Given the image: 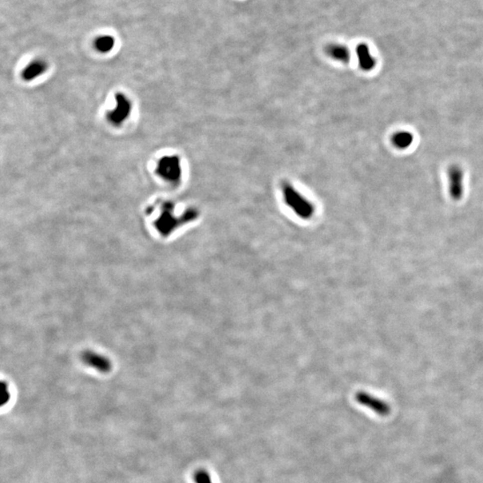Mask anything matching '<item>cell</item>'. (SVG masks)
<instances>
[{
  "label": "cell",
  "instance_id": "7a4b0ae2",
  "mask_svg": "<svg viewBox=\"0 0 483 483\" xmlns=\"http://www.w3.org/2000/svg\"><path fill=\"white\" fill-rule=\"evenodd\" d=\"M449 191L454 201H460L464 195V172L458 165H452L448 170Z\"/></svg>",
  "mask_w": 483,
  "mask_h": 483
},
{
  "label": "cell",
  "instance_id": "ba28073f",
  "mask_svg": "<svg viewBox=\"0 0 483 483\" xmlns=\"http://www.w3.org/2000/svg\"><path fill=\"white\" fill-rule=\"evenodd\" d=\"M46 69H47V65L45 62L40 60L34 61L26 67L22 73V76L28 81L32 80L39 76L41 73H43Z\"/></svg>",
  "mask_w": 483,
  "mask_h": 483
},
{
  "label": "cell",
  "instance_id": "30bf717a",
  "mask_svg": "<svg viewBox=\"0 0 483 483\" xmlns=\"http://www.w3.org/2000/svg\"><path fill=\"white\" fill-rule=\"evenodd\" d=\"M115 43H116V40L114 39V37L110 35H104L96 39L94 45L99 52L107 53L112 50Z\"/></svg>",
  "mask_w": 483,
  "mask_h": 483
},
{
  "label": "cell",
  "instance_id": "8992f818",
  "mask_svg": "<svg viewBox=\"0 0 483 483\" xmlns=\"http://www.w3.org/2000/svg\"><path fill=\"white\" fill-rule=\"evenodd\" d=\"M359 59V65L364 71H371L376 65L375 58L371 56L370 49L366 44H360L356 48Z\"/></svg>",
  "mask_w": 483,
  "mask_h": 483
},
{
  "label": "cell",
  "instance_id": "7c38bea8",
  "mask_svg": "<svg viewBox=\"0 0 483 483\" xmlns=\"http://www.w3.org/2000/svg\"><path fill=\"white\" fill-rule=\"evenodd\" d=\"M2 387H3V391L1 393V406H4V404L6 402L9 401L10 399V396H9L8 389L6 388V386L4 384H2Z\"/></svg>",
  "mask_w": 483,
  "mask_h": 483
},
{
  "label": "cell",
  "instance_id": "5b68a950",
  "mask_svg": "<svg viewBox=\"0 0 483 483\" xmlns=\"http://www.w3.org/2000/svg\"><path fill=\"white\" fill-rule=\"evenodd\" d=\"M117 106L116 109L110 113L109 117L110 120L115 124H119L121 122L126 119L131 110V103L129 100L125 98V96H117Z\"/></svg>",
  "mask_w": 483,
  "mask_h": 483
},
{
  "label": "cell",
  "instance_id": "8fae6325",
  "mask_svg": "<svg viewBox=\"0 0 483 483\" xmlns=\"http://www.w3.org/2000/svg\"><path fill=\"white\" fill-rule=\"evenodd\" d=\"M195 482L196 483H213L211 475L206 471H199L195 475Z\"/></svg>",
  "mask_w": 483,
  "mask_h": 483
},
{
  "label": "cell",
  "instance_id": "9c48e42d",
  "mask_svg": "<svg viewBox=\"0 0 483 483\" xmlns=\"http://www.w3.org/2000/svg\"><path fill=\"white\" fill-rule=\"evenodd\" d=\"M328 54L334 59L347 63L350 59V53L347 48L342 45H332L328 48Z\"/></svg>",
  "mask_w": 483,
  "mask_h": 483
},
{
  "label": "cell",
  "instance_id": "6da1fadb",
  "mask_svg": "<svg viewBox=\"0 0 483 483\" xmlns=\"http://www.w3.org/2000/svg\"><path fill=\"white\" fill-rule=\"evenodd\" d=\"M283 196L286 205L293 210V212L303 220L311 218L314 212V208L302 194H300L293 186L285 184L283 186Z\"/></svg>",
  "mask_w": 483,
  "mask_h": 483
},
{
  "label": "cell",
  "instance_id": "52a82bcc",
  "mask_svg": "<svg viewBox=\"0 0 483 483\" xmlns=\"http://www.w3.org/2000/svg\"><path fill=\"white\" fill-rule=\"evenodd\" d=\"M394 146L399 150H406L414 143V135L407 131H399L391 137Z\"/></svg>",
  "mask_w": 483,
  "mask_h": 483
},
{
  "label": "cell",
  "instance_id": "3957f363",
  "mask_svg": "<svg viewBox=\"0 0 483 483\" xmlns=\"http://www.w3.org/2000/svg\"><path fill=\"white\" fill-rule=\"evenodd\" d=\"M160 177L169 181H178L181 177L180 160L177 157H166L160 160L158 167Z\"/></svg>",
  "mask_w": 483,
  "mask_h": 483
},
{
  "label": "cell",
  "instance_id": "277c9868",
  "mask_svg": "<svg viewBox=\"0 0 483 483\" xmlns=\"http://www.w3.org/2000/svg\"><path fill=\"white\" fill-rule=\"evenodd\" d=\"M355 399L362 406H366L371 410L375 412L376 414L380 416H387L390 414V406L388 403L377 398L374 396H371L366 392H359L355 395Z\"/></svg>",
  "mask_w": 483,
  "mask_h": 483
}]
</instances>
